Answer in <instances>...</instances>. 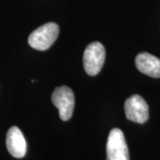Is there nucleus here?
<instances>
[{
  "mask_svg": "<svg viewBox=\"0 0 160 160\" xmlns=\"http://www.w3.org/2000/svg\"><path fill=\"white\" fill-rule=\"evenodd\" d=\"M105 48L100 42L89 44L84 52L83 63L86 73L90 76H96L100 73L105 62Z\"/></svg>",
  "mask_w": 160,
  "mask_h": 160,
  "instance_id": "obj_2",
  "label": "nucleus"
},
{
  "mask_svg": "<svg viewBox=\"0 0 160 160\" xmlns=\"http://www.w3.org/2000/svg\"><path fill=\"white\" fill-rule=\"evenodd\" d=\"M125 113L127 119L143 124L149 119V106L142 96L133 94L125 102Z\"/></svg>",
  "mask_w": 160,
  "mask_h": 160,
  "instance_id": "obj_5",
  "label": "nucleus"
},
{
  "mask_svg": "<svg viewBox=\"0 0 160 160\" xmlns=\"http://www.w3.org/2000/svg\"><path fill=\"white\" fill-rule=\"evenodd\" d=\"M52 102L59 109L61 119L67 121L71 118L75 107V95L71 88L66 86L56 87L52 94Z\"/></svg>",
  "mask_w": 160,
  "mask_h": 160,
  "instance_id": "obj_3",
  "label": "nucleus"
},
{
  "mask_svg": "<svg viewBox=\"0 0 160 160\" xmlns=\"http://www.w3.org/2000/svg\"><path fill=\"white\" fill-rule=\"evenodd\" d=\"M59 31L60 29L56 23H46L29 35V45L36 50H47L57 39Z\"/></svg>",
  "mask_w": 160,
  "mask_h": 160,
  "instance_id": "obj_1",
  "label": "nucleus"
},
{
  "mask_svg": "<svg viewBox=\"0 0 160 160\" xmlns=\"http://www.w3.org/2000/svg\"><path fill=\"white\" fill-rule=\"evenodd\" d=\"M6 147L9 153L16 158H22L26 155L27 142L22 132L17 126H12L7 132Z\"/></svg>",
  "mask_w": 160,
  "mask_h": 160,
  "instance_id": "obj_6",
  "label": "nucleus"
},
{
  "mask_svg": "<svg viewBox=\"0 0 160 160\" xmlns=\"http://www.w3.org/2000/svg\"><path fill=\"white\" fill-rule=\"evenodd\" d=\"M107 160H130L126 138L118 128L112 129L107 142Z\"/></svg>",
  "mask_w": 160,
  "mask_h": 160,
  "instance_id": "obj_4",
  "label": "nucleus"
},
{
  "mask_svg": "<svg viewBox=\"0 0 160 160\" xmlns=\"http://www.w3.org/2000/svg\"><path fill=\"white\" fill-rule=\"evenodd\" d=\"M136 68L143 74L160 78V59L149 52H141L135 58Z\"/></svg>",
  "mask_w": 160,
  "mask_h": 160,
  "instance_id": "obj_7",
  "label": "nucleus"
}]
</instances>
